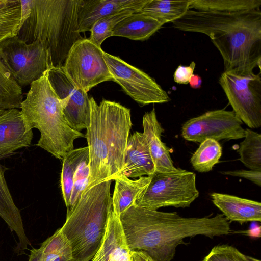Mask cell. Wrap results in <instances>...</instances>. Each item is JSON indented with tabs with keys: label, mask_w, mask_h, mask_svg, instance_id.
Segmentation results:
<instances>
[{
	"label": "cell",
	"mask_w": 261,
	"mask_h": 261,
	"mask_svg": "<svg viewBox=\"0 0 261 261\" xmlns=\"http://www.w3.org/2000/svg\"><path fill=\"white\" fill-rule=\"evenodd\" d=\"M130 252H142L153 261H171L184 239L202 235L213 238L228 235L230 222L221 214L204 217H183L135 203L119 216Z\"/></svg>",
	"instance_id": "cell-1"
},
{
	"label": "cell",
	"mask_w": 261,
	"mask_h": 261,
	"mask_svg": "<svg viewBox=\"0 0 261 261\" xmlns=\"http://www.w3.org/2000/svg\"><path fill=\"white\" fill-rule=\"evenodd\" d=\"M172 27L209 37L222 57L224 71L247 74L256 67L260 69V9L219 12L189 9Z\"/></svg>",
	"instance_id": "cell-2"
},
{
	"label": "cell",
	"mask_w": 261,
	"mask_h": 261,
	"mask_svg": "<svg viewBox=\"0 0 261 261\" xmlns=\"http://www.w3.org/2000/svg\"><path fill=\"white\" fill-rule=\"evenodd\" d=\"M90 121L85 136L89 151L87 188L114 180L122 169L132 126L130 110L115 101L90 98Z\"/></svg>",
	"instance_id": "cell-3"
},
{
	"label": "cell",
	"mask_w": 261,
	"mask_h": 261,
	"mask_svg": "<svg viewBox=\"0 0 261 261\" xmlns=\"http://www.w3.org/2000/svg\"><path fill=\"white\" fill-rule=\"evenodd\" d=\"M30 13L17 36L27 43L39 41L47 51L50 66L62 67L77 41L79 0H30Z\"/></svg>",
	"instance_id": "cell-4"
},
{
	"label": "cell",
	"mask_w": 261,
	"mask_h": 261,
	"mask_svg": "<svg viewBox=\"0 0 261 261\" xmlns=\"http://www.w3.org/2000/svg\"><path fill=\"white\" fill-rule=\"evenodd\" d=\"M63 107V101L49 83L47 71L30 85L20 106L30 127L37 128L40 133L37 145L60 160L74 149L75 139L85 137L82 133L69 126Z\"/></svg>",
	"instance_id": "cell-5"
},
{
	"label": "cell",
	"mask_w": 261,
	"mask_h": 261,
	"mask_svg": "<svg viewBox=\"0 0 261 261\" xmlns=\"http://www.w3.org/2000/svg\"><path fill=\"white\" fill-rule=\"evenodd\" d=\"M112 180L87 188L61 229L72 249V261H90L103 239L112 210Z\"/></svg>",
	"instance_id": "cell-6"
},
{
	"label": "cell",
	"mask_w": 261,
	"mask_h": 261,
	"mask_svg": "<svg viewBox=\"0 0 261 261\" xmlns=\"http://www.w3.org/2000/svg\"><path fill=\"white\" fill-rule=\"evenodd\" d=\"M150 182L135 204L145 208L157 210L163 207L185 208L197 199L196 174L181 168L172 172H155Z\"/></svg>",
	"instance_id": "cell-7"
},
{
	"label": "cell",
	"mask_w": 261,
	"mask_h": 261,
	"mask_svg": "<svg viewBox=\"0 0 261 261\" xmlns=\"http://www.w3.org/2000/svg\"><path fill=\"white\" fill-rule=\"evenodd\" d=\"M0 58L22 88L40 79L50 67L47 51L39 41L27 43L17 36L0 44Z\"/></svg>",
	"instance_id": "cell-8"
},
{
	"label": "cell",
	"mask_w": 261,
	"mask_h": 261,
	"mask_svg": "<svg viewBox=\"0 0 261 261\" xmlns=\"http://www.w3.org/2000/svg\"><path fill=\"white\" fill-rule=\"evenodd\" d=\"M236 116L250 128L261 126L260 73L241 74L224 71L219 79Z\"/></svg>",
	"instance_id": "cell-9"
},
{
	"label": "cell",
	"mask_w": 261,
	"mask_h": 261,
	"mask_svg": "<svg viewBox=\"0 0 261 261\" xmlns=\"http://www.w3.org/2000/svg\"><path fill=\"white\" fill-rule=\"evenodd\" d=\"M103 52L88 38L73 44L62 68L77 88L88 93L101 83L114 81L103 58Z\"/></svg>",
	"instance_id": "cell-10"
},
{
	"label": "cell",
	"mask_w": 261,
	"mask_h": 261,
	"mask_svg": "<svg viewBox=\"0 0 261 261\" xmlns=\"http://www.w3.org/2000/svg\"><path fill=\"white\" fill-rule=\"evenodd\" d=\"M103 58L114 81L141 106L171 100L168 93L144 71L105 51Z\"/></svg>",
	"instance_id": "cell-11"
},
{
	"label": "cell",
	"mask_w": 261,
	"mask_h": 261,
	"mask_svg": "<svg viewBox=\"0 0 261 261\" xmlns=\"http://www.w3.org/2000/svg\"><path fill=\"white\" fill-rule=\"evenodd\" d=\"M242 123L233 111H210L187 121L182 125L181 135L188 141L200 143L207 139L237 140L245 136Z\"/></svg>",
	"instance_id": "cell-12"
},
{
	"label": "cell",
	"mask_w": 261,
	"mask_h": 261,
	"mask_svg": "<svg viewBox=\"0 0 261 261\" xmlns=\"http://www.w3.org/2000/svg\"><path fill=\"white\" fill-rule=\"evenodd\" d=\"M47 76L56 94L63 101V113L69 126L78 132L87 129L90 121L88 93L76 87L62 67H49Z\"/></svg>",
	"instance_id": "cell-13"
},
{
	"label": "cell",
	"mask_w": 261,
	"mask_h": 261,
	"mask_svg": "<svg viewBox=\"0 0 261 261\" xmlns=\"http://www.w3.org/2000/svg\"><path fill=\"white\" fill-rule=\"evenodd\" d=\"M33 137L32 129L20 110L8 109L0 114V160L29 146Z\"/></svg>",
	"instance_id": "cell-14"
},
{
	"label": "cell",
	"mask_w": 261,
	"mask_h": 261,
	"mask_svg": "<svg viewBox=\"0 0 261 261\" xmlns=\"http://www.w3.org/2000/svg\"><path fill=\"white\" fill-rule=\"evenodd\" d=\"M149 0H79L78 31H90L93 24L105 17L125 10L140 12Z\"/></svg>",
	"instance_id": "cell-15"
},
{
	"label": "cell",
	"mask_w": 261,
	"mask_h": 261,
	"mask_svg": "<svg viewBox=\"0 0 261 261\" xmlns=\"http://www.w3.org/2000/svg\"><path fill=\"white\" fill-rule=\"evenodd\" d=\"M155 171V166L144 135L143 133L135 132L129 136L124 166L116 177L140 178L150 176Z\"/></svg>",
	"instance_id": "cell-16"
},
{
	"label": "cell",
	"mask_w": 261,
	"mask_h": 261,
	"mask_svg": "<svg viewBox=\"0 0 261 261\" xmlns=\"http://www.w3.org/2000/svg\"><path fill=\"white\" fill-rule=\"evenodd\" d=\"M143 134L147 141L153 160L155 172H169L177 169L173 164L169 148L161 140L164 130L159 122L155 109L143 116Z\"/></svg>",
	"instance_id": "cell-17"
},
{
	"label": "cell",
	"mask_w": 261,
	"mask_h": 261,
	"mask_svg": "<svg viewBox=\"0 0 261 261\" xmlns=\"http://www.w3.org/2000/svg\"><path fill=\"white\" fill-rule=\"evenodd\" d=\"M91 260L133 261L119 217L112 210L102 242Z\"/></svg>",
	"instance_id": "cell-18"
},
{
	"label": "cell",
	"mask_w": 261,
	"mask_h": 261,
	"mask_svg": "<svg viewBox=\"0 0 261 261\" xmlns=\"http://www.w3.org/2000/svg\"><path fill=\"white\" fill-rule=\"evenodd\" d=\"M210 195L214 204L227 220L241 224L261 221L260 202L219 193Z\"/></svg>",
	"instance_id": "cell-19"
},
{
	"label": "cell",
	"mask_w": 261,
	"mask_h": 261,
	"mask_svg": "<svg viewBox=\"0 0 261 261\" xmlns=\"http://www.w3.org/2000/svg\"><path fill=\"white\" fill-rule=\"evenodd\" d=\"M0 216L10 228L15 231L18 239L19 250H25L31 242L23 228L20 210L15 204L5 180L4 171L0 164Z\"/></svg>",
	"instance_id": "cell-20"
},
{
	"label": "cell",
	"mask_w": 261,
	"mask_h": 261,
	"mask_svg": "<svg viewBox=\"0 0 261 261\" xmlns=\"http://www.w3.org/2000/svg\"><path fill=\"white\" fill-rule=\"evenodd\" d=\"M164 24L140 12L134 13L118 23L112 36H119L134 40L144 41L149 38Z\"/></svg>",
	"instance_id": "cell-21"
},
{
	"label": "cell",
	"mask_w": 261,
	"mask_h": 261,
	"mask_svg": "<svg viewBox=\"0 0 261 261\" xmlns=\"http://www.w3.org/2000/svg\"><path fill=\"white\" fill-rule=\"evenodd\" d=\"M115 186L112 204L113 211L118 216L135 203L139 195L148 185L150 176H142L133 180L125 176L114 179Z\"/></svg>",
	"instance_id": "cell-22"
},
{
	"label": "cell",
	"mask_w": 261,
	"mask_h": 261,
	"mask_svg": "<svg viewBox=\"0 0 261 261\" xmlns=\"http://www.w3.org/2000/svg\"><path fill=\"white\" fill-rule=\"evenodd\" d=\"M29 261H72L71 245L61 228L44 241L39 248L31 250Z\"/></svg>",
	"instance_id": "cell-23"
},
{
	"label": "cell",
	"mask_w": 261,
	"mask_h": 261,
	"mask_svg": "<svg viewBox=\"0 0 261 261\" xmlns=\"http://www.w3.org/2000/svg\"><path fill=\"white\" fill-rule=\"evenodd\" d=\"M191 0H149L140 12L165 24L181 17L189 9Z\"/></svg>",
	"instance_id": "cell-24"
},
{
	"label": "cell",
	"mask_w": 261,
	"mask_h": 261,
	"mask_svg": "<svg viewBox=\"0 0 261 261\" xmlns=\"http://www.w3.org/2000/svg\"><path fill=\"white\" fill-rule=\"evenodd\" d=\"M22 88L18 85L0 58V108H20Z\"/></svg>",
	"instance_id": "cell-25"
},
{
	"label": "cell",
	"mask_w": 261,
	"mask_h": 261,
	"mask_svg": "<svg viewBox=\"0 0 261 261\" xmlns=\"http://www.w3.org/2000/svg\"><path fill=\"white\" fill-rule=\"evenodd\" d=\"M89 155L87 146L73 149L63 158L61 174V187L63 200L67 208L68 207L72 188L73 179L81 162Z\"/></svg>",
	"instance_id": "cell-26"
},
{
	"label": "cell",
	"mask_w": 261,
	"mask_h": 261,
	"mask_svg": "<svg viewBox=\"0 0 261 261\" xmlns=\"http://www.w3.org/2000/svg\"><path fill=\"white\" fill-rule=\"evenodd\" d=\"M261 0H191L189 9L219 12L260 9Z\"/></svg>",
	"instance_id": "cell-27"
},
{
	"label": "cell",
	"mask_w": 261,
	"mask_h": 261,
	"mask_svg": "<svg viewBox=\"0 0 261 261\" xmlns=\"http://www.w3.org/2000/svg\"><path fill=\"white\" fill-rule=\"evenodd\" d=\"M20 19V0H0V44L17 36Z\"/></svg>",
	"instance_id": "cell-28"
},
{
	"label": "cell",
	"mask_w": 261,
	"mask_h": 261,
	"mask_svg": "<svg viewBox=\"0 0 261 261\" xmlns=\"http://www.w3.org/2000/svg\"><path fill=\"white\" fill-rule=\"evenodd\" d=\"M221 145L215 140L207 139L200 143L191 158V163L198 172L204 173L212 170L222 155Z\"/></svg>",
	"instance_id": "cell-29"
},
{
	"label": "cell",
	"mask_w": 261,
	"mask_h": 261,
	"mask_svg": "<svg viewBox=\"0 0 261 261\" xmlns=\"http://www.w3.org/2000/svg\"><path fill=\"white\" fill-rule=\"evenodd\" d=\"M244 138L238 150L239 160L250 170L261 171V135L246 128Z\"/></svg>",
	"instance_id": "cell-30"
},
{
	"label": "cell",
	"mask_w": 261,
	"mask_h": 261,
	"mask_svg": "<svg viewBox=\"0 0 261 261\" xmlns=\"http://www.w3.org/2000/svg\"><path fill=\"white\" fill-rule=\"evenodd\" d=\"M138 12L134 10H125L105 17L96 21L90 31L88 39L93 44L101 47L102 43L108 38L112 36L116 25L130 14Z\"/></svg>",
	"instance_id": "cell-31"
},
{
	"label": "cell",
	"mask_w": 261,
	"mask_h": 261,
	"mask_svg": "<svg viewBox=\"0 0 261 261\" xmlns=\"http://www.w3.org/2000/svg\"><path fill=\"white\" fill-rule=\"evenodd\" d=\"M89 155L78 166L73 179V186L67 211H70L76 204L82 193L87 188L90 179Z\"/></svg>",
	"instance_id": "cell-32"
},
{
	"label": "cell",
	"mask_w": 261,
	"mask_h": 261,
	"mask_svg": "<svg viewBox=\"0 0 261 261\" xmlns=\"http://www.w3.org/2000/svg\"><path fill=\"white\" fill-rule=\"evenodd\" d=\"M203 261H253L237 248L227 245H218L214 247Z\"/></svg>",
	"instance_id": "cell-33"
},
{
	"label": "cell",
	"mask_w": 261,
	"mask_h": 261,
	"mask_svg": "<svg viewBox=\"0 0 261 261\" xmlns=\"http://www.w3.org/2000/svg\"><path fill=\"white\" fill-rule=\"evenodd\" d=\"M221 174L235 177H242L252 181L256 185L261 186V171L253 170H236L223 171Z\"/></svg>",
	"instance_id": "cell-34"
},
{
	"label": "cell",
	"mask_w": 261,
	"mask_h": 261,
	"mask_svg": "<svg viewBox=\"0 0 261 261\" xmlns=\"http://www.w3.org/2000/svg\"><path fill=\"white\" fill-rule=\"evenodd\" d=\"M195 65L196 64L193 61L188 66L179 65L173 75L174 82L180 84H188L193 74Z\"/></svg>",
	"instance_id": "cell-35"
},
{
	"label": "cell",
	"mask_w": 261,
	"mask_h": 261,
	"mask_svg": "<svg viewBox=\"0 0 261 261\" xmlns=\"http://www.w3.org/2000/svg\"><path fill=\"white\" fill-rule=\"evenodd\" d=\"M133 261H153L146 254L142 252H131Z\"/></svg>",
	"instance_id": "cell-36"
},
{
	"label": "cell",
	"mask_w": 261,
	"mask_h": 261,
	"mask_svg": "<svg viewBox=\"0 0 261 261\" xmlns=\"http://www.w3.org/2000/svg\"><path fill=\"white\" fill-rule=\"evenodd\" d=\"M189 84L192 88L198 89L201 87L202 79L199 75L193 74L189 80Z\"/></svg>",
	"instance_id": "cell-37"
},
{
	"label": "cell",
	"mask_w": 261,
	"mask_h": 261,
	"mask_svg": "<svg viewBox=\"0 0 261 261\" xmlns=\"http://www.w3.org/2000/svg\"><path fill=\"white\" fill-rule=\"evenodd\" d=\"M5 110L0 108V114H2Z\"/></svg>",
	"instance_id": "cell-38"
}]
</instances>
